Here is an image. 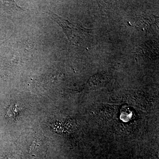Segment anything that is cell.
Returning <instances> with one entry per match:
<instances>
[{"mask_svg":"<svg viewBox=\"0 0 159 159\" xmlns=\"http://www.w3.org/2000/svg\"><path fill=\"white\" fill-rule=\"evenodd\" d=\"M20 112V110L19 107H18L17 105H15L14 106L11 107V108L9 109L8 114L11 118L15 119L16 117L18 116Z\"/></svg>","mask_w":159,"mask_h":159,"instance_id":"6da1fadb","label":"cell"}]
</instances>
